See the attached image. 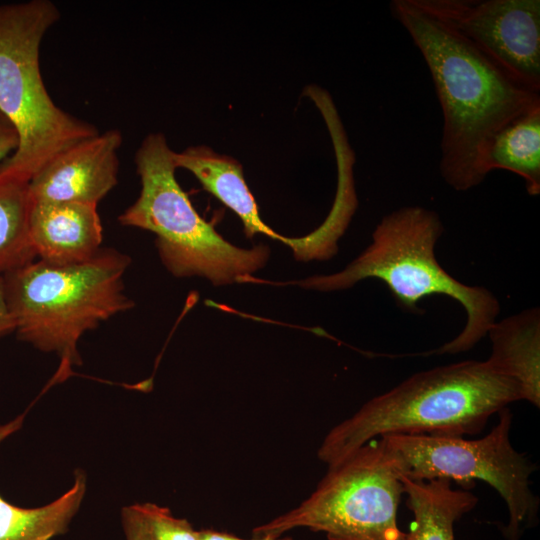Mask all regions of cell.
<instances>
[{
	"label": "cell",
	"mask_w": 540,
	"mask_h": 540,
	"mask_svg": "<svg viewBox=\"0 0 540 540\" xmlns=\"http://www.w3.org/2000/svg\"><path fill=\"white\" fill-rule=\"evenodd\" d=\"M401 481L413 514L407 540H454V523L478 501L469 491L453 489L448 479L413 481L401 476Z\"/></svg>",
	"instance_id": "5bb4252c"
},
{
	"label": "cell",
	"mask_w": 540,
	"mask_h": 540,
	"mask_svg": "<svg viewBox=\"0 0 540 540\" xmlns=\"http://www.w3.org/2000/svg\"><path fill=\"white\" fill-rule=\"evenodd\" d=\"M130 262L124 253L100 249L82 263L38 259L3 275L17 337L59 358L50 384L65 381L82 363L78 342L85 332L133 307L123 282Z\"/></svg>",
	"instance_id": "277c9868"
},
{
	"label": "cell",
	"mask_w": 540,
	"mask_h": 540,
	"mask_svg": "<svg viewBox=\"0 0 540 540\" xmlns=\"http://www.w3.org/2000/svg\"><path fill=\"white\" fill-rule=\"evenodd\" d=\"M404 494L393 458L372 440L328 466L297 507L255 527L254 537H281L294 528L324 532L329 540H407L397 525Z\"/></svg>",
	"instance_id": "52a82bcc"
},
{
	"label": "cell",
	"mask_w": 540,
	"mask_h": 540,
	"mask_svg": "<svg viewBox=\"0 0 540 540\" xmlns=\"http://www.w3.org/2000/svg\"><path fill=\"white\" fill-rule=\"evenodd\" d=\"M122 141L119 130L109 129L57 154L29 181L31 202L97 206L117 184Z\"/></svg>",
	"instance_id": "30bf717a"
},
{
	"label": "cell",
	"mask_w": 540,
	"mask_h": 540,
	"mask_svg": "<svg viewBox=\"0 0 540 540\" xmlns=\"http://www.w3.org/2000/svg\"><path fill=\"white\" fill-rule=\"evenodd\" d=\"M0 429V441L14 429ZM86 492V476L76 471L73 485L56 500L36 508L8 502L0 494V540H50L67 532Z\"/></svg>",
	"instance_id": "9a60e30c"
},
{
	"label": "cell",
	"mask_w": 540,
	"mask_h": 540,
	"mask_svg": "<svg viewBox=\"0 0 540 540\" xmlns=\"http://www.w3.org/2000/svg\"><path fill=\"white\" fill-rule=\"evenodd\" d=\"M492 342L489 359L519 386L522 400L540 406V311L523 310L488 331Z\"/></svg>",
	"instance_id": "4fadbf2b"
},
{
	"label": "cell",
	"mask_w": 540,
	"mask_h": 540,
	"mask_svg": "<svg viewBox=\"0 0 540 540\" xmlns=\"http://www.w3.org/2000/svg\"><path fill=\"white\" fill-rule=\"evenodd\" d=\"M60 19L50 0L0 4V111L19 144L0 172L30 181L52 158L95 136L91 123L67 113L50 97L40 71V46Z\"/></svg>",
	"instance_id": "8992f818"
},
{
	"label": "cell",
	"mask_w": 540,
	"mask_h": 540,
	"mask_svg": "<svg viewBox=\"0 0 540 540\" xmlns=\"http://www.w3.org/2000/svg\"><path fill=\"white\" fill-rule=\"evenodd\" d=\"M390 12L421 53L443 116L439 171L454 190L481 184L489 149L515 120L540 110V91L510 73L422 0H392Z\"/></svg>",
	"instance_id": "6da1fadb"
},
{
	"label": "cell",
	"mask_w": 540,
	"mask_h": 540,
	"mask_svg": "<svg viewBox=\"0 0 540 540\" xmlns=\"http://www.w3.org/2000/svg\"><path fill=\"white\" fill-rule=\"evenodd\" d=\"M465 38L540 91L539 0H422Z\"/></svg>",
	"instance_id": "9c48e42d"
},
{
	"label": "cell",
	"mask_w": 540,
	"mask_h": 540,
	"mask_svg": "<svg viewBox=\"0 0 540 540\" xmlns=\"http://www.w3.org/2000/svg\"><path fill=\"white\" fill-rule=\"evenodd\" d=\"M519 400L518 384L490 359L438 366L367 401L327 433L317 456L330 466L390 434L475 435L493 414Z\"/></svg>",
	"instance_id": "7a4b0ae2"
},
{
	"label": "cell",
	"mask_w": 540,
	"mask_h": 540,
	"mask_svg": "<svg viewBox=\"0 0 540 540\" xmlns=\"http://www.w3.org/2000/svg\"><path fill=\"white\" fill-rule=\"evenodd\" d=\"M488 170L504 169L522 177L530 196L540 194V110L505 127L493 140Z\"/></svg>",
	"instance_id": "2e32d148"
},
{
	"label": "cell",
	"mask_w": 540,
	"mask_h": 540,
	"mask_svg": "<svg viewBox=\"0 0 540 540\" xmlns=\"http://www.w3.org/2000/svg\"><path fill=\"white\" fill-rule=\"evenodd\" d=\"M122 524L126 540H154L139 504L122 510Z\"/></svg>",
	"instance_id": "d6986e66"
},
{
	"label": "cell",
	"mask_w": 540,
	"mask_h": 540,
	"mask_svg": "<svg viewBox=\"0 0 540 540\" xmlns=\"http://www.w3.org/2000/svg\"><path fill=\"white\" fill-rule=\"evenodd\" d=\"M154 540H200L199 531L182 518L172 515L166 507L154 503L139 504Z\"/></svg>",
	"instance_id": "ac0fdd59"
},
{
	"label": "cell",
	"mask_w": 540,
	"mask_h": 540,
	"mask_svg": "<svg viewBox=\"0 0 540 540\" xmlns=\"http://www.w3.org/2000/svg\"><path fill=\"white\" fill-rule=\"evenodd\" d=\"M15 331L5 293L3 276H0V339Z\"/></svg>",
	"instance_id": "44dd1931"
},
{
	"label": "cell",
	"mask_w": 540,
	"mask_h": 540,
	"mask_svg": "<svg viewBox=\"0 0 540 540\" xmlns=\"http://www.w3.org/2000/svg\"><path fill=\"white\" fill-rule=\"evenodd\" d=\"M480 439L462 436L390 434L378 438L401 476L413 481L454 480L463 487L481 480L493 487L507 505L509 521L503 529L508 540H519L525 528L535 525L539 499L530 477L537 466L511 444L513 415L508 408Z\"/></svg>",
	"instance_id": "ba28073f"
},
{
	"label": "cell",
	"mask_w": 540,
	"mask_h": 540,
	"mask_svg": "<svg viewBox=\"0 0 540 540\" xmlns=\"http://www.w3.org/2000/svg\"><path fill=\"white\" fill-rule=\"evenodd\" d=\"M173 158L176 168L190 171L205 190L240 218L247 238L263 234L288 244L289 238L276 233L260 218L257 203L237 160L217 154L206 146L189 147L180 153L174 152Z\"/></svg>",
	"instance_id": "7c38bea8"
},
{
	"label": "cell",
	"mask_w": 540,
	"mask_h": 540,
	"mask_svg": "<svg viewBox=\"0 0 540 540\" xmlns=\"http://www.w3.org/2000/svg\"><path fill=\"white\" fill-rule=\"evenodd\" d=\"M19 137L13 123L0 111V165L17 149Z\"/></svg>",
	"instance_id": "ffe728a7"
},
{
	"label": "cell",
	"mask_w": 540,
	"mask_h": 540,
	"mask_svg": "<svg viewBox=\"0 0 540 540\" xmlns=\"http://www.w3.org/2000/svg\"><path fill=\"white\" fill-rule=\"evenodd\" d=\"M444 230L440 216L421 206H404L386 214L372 234V243L343 270L297 281L303 288L328 292L346 289L364 279L381 280L398 306L419 311L431 295H445L466 312L463 330L436 353L457 354L472 349L487 335L500 312L495 295L482 286H469L451 276L435 257Z\"/></svg>",
	"instance_id": "3957f363"
},
{
	"label": "cell",
	"mask_w": 540,
	"mask_h": 540,
	"mask_svg": "<svg viewBox=\"0 0 540 540\" xmlns=\"http://www.w3.org/2000/svg\"><path fill=\"white\" fill-rule=\"evenodd\" d=\"M28 230L35 256L54 265L91 259L103 239L97 206L79 202L32 203Z\"/></svg>",
	"instance_id": "8fae6325"
},
{
	"label": "cell",
	"mask_w": 540,
	"mask_h": 540,
	"mask_svg": "<svg viewBox=\"0 0 540 540\" xmlns=\"http://www.w3.org/2000/svg\"><path fill=\"white\" fill-rule=\"evenodd\" d=\"M173 156L162 133L145 137L135 155L141 191L119 222L153 232L161 261L175 277H203L215 286L249 281L266 264L269 248H239L203 219L176 180Z\"/></svg>",
	"instance_id": "5b68a950"
},
{
	"label": "cell",
	"mask_w": 540,
	"mask_h": 540,
	"mask_svg": "<svg viewBox=\"0 0 540 540\" xmlns=\"http://www.w3.org/2000/svg\"><path fill=\"white\" fill-rule=\"evenodd\" d=\"M200 540H293L288 537H270V536H261L253 537L252 539H243L237 537L233 534L219 532L212 529H204L199 531Z\"/></svg>",
	"instance_id": "7402d4cb"
},
{
	"label": "cell",
	"mask_w": 540,
	"mask_h": 540,
	"mask_svg": "<svg viewBox=\"0 0 540 540\" xmlns=\"http://www.w3.org/2000/svg\"><path fill=\"white\" fill-rule=\"evenodd\" d=\"M29 182L0 172V276L35 260L29 239Z\"/></svg>",
	"instance_id": "e0dca14e"
}]
</instances>
